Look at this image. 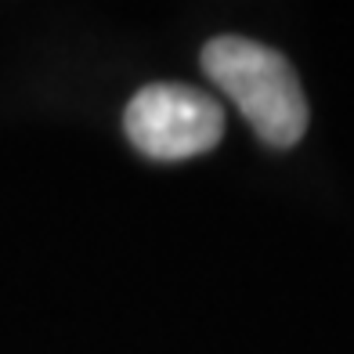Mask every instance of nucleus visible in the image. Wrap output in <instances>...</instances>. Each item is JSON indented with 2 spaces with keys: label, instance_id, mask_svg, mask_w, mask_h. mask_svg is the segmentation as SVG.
<instances>
[{
  "label": "nucleus",
  "instance_id": "1",
  "mask_svg": "<svg viewBox=\"0 0 354 354\" xmlns=\"http://www.w3.org/2000/svg\"><path fill=\"white\" fill-rule=\"evenodd\" d=\"M203 73L239 105L264 145L289 149L304 138L308 102L293 66L268 44L217 37L203 47Z\"/></svg>",
  "mask_w": 354,
  "mask_h": 354
},
{
  "label": "nucleus",
  "instance_id": "2",
  "mask_svg": "<svg viewBox=\"0 0 354 354\" xmlns=\"http://www.w3.org/2000/svg\"><path fill=\"white\" fill-rule=\"evenodd\" d=\"M123 131L141 156L177 163L214 149L224 134V112L188 84H149L127 102Z\"/></svg>",
  "mask_w": 354,
  "mask_h": 354
}]
</instances>
